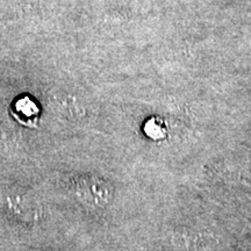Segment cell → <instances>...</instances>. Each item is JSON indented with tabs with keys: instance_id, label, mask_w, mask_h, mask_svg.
<instances>
[{
	"instance_id": "obj_1",
	"label": "cell",
	"mask_w": 251,
	"mask_h": 251,
	"mask_svg": "<svg viewBox=\"0 0 251 251\" xmlns=\"http://www.w3.org/2000/svg\"><path fill=\"white\" fill-rule=\"evenodd\" d=\"M77 193L83 201L91 206H105L109 201L107 185L94 178H85L77 185Z\"/></svg>"
},
{
	"instance_id": "obj_2",
	"label": "cell",
	"mask_w": 251,
	"mask_h": 251,
	"mask_svg": "<svg viewBox=\"0 0 251 251\" xmlns=\"http://www.w3.org/2000/svg\"><path fill=\"white\" fill-rule=\"evenodd\" d=\"M11 113L19 124L35 128L39 124L41 111L36 100L29 96H21L13 102Z\"/></svg>"
}]
</instances>
